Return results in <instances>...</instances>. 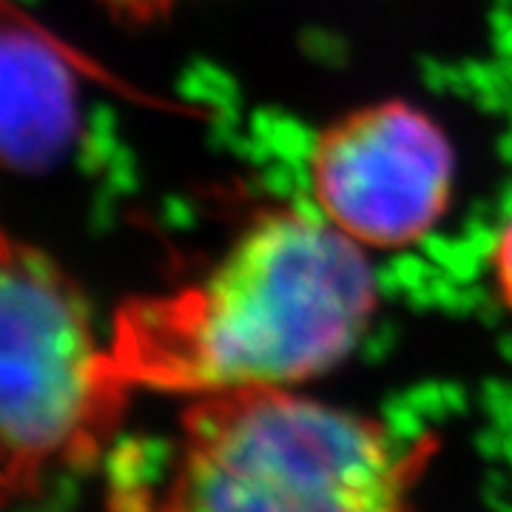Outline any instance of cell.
Masks as SVG:
<instances>
[{
  "instance_id": "cell-1",
  "label": "cell",
  "mask_w": 512,
  "mask_h": 512,
  "mask_svg": "<svg viewBox=\"0 0 512 512\" xmlns=\"http://www.w3.org/2000/svg\"><path fill=\"white\" fill-rule=\"evenodd\" d=\"M376 313L370 262L325 217L271 208L208 274L128 299L111 353L131 390L299 387L348 359Z\"/></svg>"
},
{
  "instance_id": "cell-2",
  "label": "cell",
  "mask_w": 512,
  "mask_h": 512,
  "mask_svg": "<svg viewBox=\"0 0 512 512\" xmlns=\"http://www.w3.org/2000/svg\"><path fill=\"white\" fill-rule=\"evenodd\" d=\"M157 512H410V464L376 419L296 387L197 396Z\"/></svg>"
},
{
  "instance_id": "cell-3",
  "label": "cell",
  "mask_w": 512,
  "mask_h": 512,
  "mask_svg": "<svg viewBox=\"0 0 512 512\" xmlns=\"http://www.w3.org/2000/svg\"><path fill=\"white\" fill-rule=\"evenodd\" d=\"M128 396L80 285L43 248L0 228V512L92 467Z\"/></svg>"
},
{
  "instance_id": "cell-4",
  "label": "cell",
  "mask_w": 512,
  "mask_h": 512,
  "mask_svg": "<svg viewBox=\"0 0 512 512\" xmlns=\"http://www.w3.org/2000/svg\"><path fill=\"white\" fill-rule=\"evenodd\" d=\"M456 154L419 106L382 100L319 131L308 183L322 217L362 248L396 251L424 239L450 211Z\"/></svg>"
},
{
  "instance_id": "cell-5",
  "label": "cell",
  "mask_w": 512,
  "mask_h": 512,
  "mask_svg": "<svg viewBox=\"0 0 512 512\" xmlns=\"http://www.w3.org/2000/svg\"><path fill=\"white\" fill-rule=\"evenodd\" d=\"M80 57L12 0H0V168L37 174L80 126Z\"/></svg>"
},
{
  "instance_id": "cell-6",
  "label": "cell",
  "mask_w": 512,
  "mask_h": 512,
  "mask_svg": "<svg viewBox=\"0 0 512 512\" xmlns=\"http://www.w3.org/2000/svg\"><path fill=\"white\" fill-rule=\"evenodd\" d=\"M97 3H103L117 18H126L131 23H151L177 9L180 0H97Z\"/></svg>"
},
{
  "instance_id": "cell-7",
  "label": "cell",
  "mask_w": 512,
  "mask_h": 512,
  "mask_svg": "<svg viewBox=\"0 0 512 512\" xmlns=\"http://www.w3.org/2000/svg\"><path fill=\"white\" fill-rule=\"evenodd\" d=\"M490 265H493L498 293H501L504 305L512 311V222H507V228L495 239Z\"/></svg>"
},
{
  "instance_id": "cell-8",
  "label": "cell",
  "mask_w": 512,
  "mask_h": 512,
  "mask_svg": "<svg viewBox=\"0 0 512 512\" xmlns=\"http://www.w3.org/2000/svg\"><path fill=\"white\" fill-rule=\"evenodd\" d=\"M131 512H148L146 507H137V510H131Z\"/></svg>"
}]
</instances>
